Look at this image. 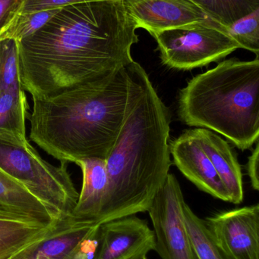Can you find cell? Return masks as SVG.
I'll return each mask as SVG.
<instances>
[{
	"instance_id": "obj_9",
	"label": "cell",
	"mask_w": 259,
	"mask_h": 259,
	"mask_svg": "<svg viewBox=\"0 0 259 259\" xmlns=\"http://www.w3.org/2000/svg\"><path fill=\"white\" fill-rule=\"evenodd\" d=\"M155 246L153 230L134 214L100 225L95 259H143Z\"/></svg>"
},
{
	"instance_id": "obj_23",
	"label": "cell",
	"mask_w": 259,
	"mask_h": 259,
	"mask_svg": "<svg viewBox=\"0 0 259 259\" xmlns=\"http://www.w3.org/2000/svg\"><path fill=\"white\" fill-rule=\"evenodd\" d=\"M24 0H0V41L12 37Z\"/></svg>"
},
{
	"instance_id": "obj_15",
	"label": "cell",
	"mask_w": 259,
	"mask_h": 259,
	"mask_svg": "<svg viewBox=\"0 0 259 259\" xmlns=\"http://www.w3.org/2000/svg\"><path fill=\"white\" fill-rule=\"evenodd\" d=\"M75 164L82 169L83 182L77 203L70 216L80 222L99 225V214L108 187L106 161L88 158L79 160Z\"/></svg>"
},
{
	"instance_id": "obj_17",
	"label": "cell",
	"mask_w": 259,
	"mask_h": 259,
	"mask_svg": "<svg viewBox=\"0 0 259 259\" xmlns=\"http://www.w3.org/2000/svg\"><path fill=\"white\" fill-rule=\"evenodd\" d=\"M59 224V223H58ZM58 224L0 219V259H10L50 235Z\"/></svg>"
},
{
	"instance_id": "obj_8",
	"label": "cell",
	"mask_w": 259,
	"mask_h": 259,
	"mask_svg": "<svg viewBox=\"0 0 259 259\" xmlns=\"http://www.w3.org/2000/svg\"><path fill=\"white\" fill-rule=\"evenodd\" d=\"M205 221L217 246L231 259H259V205L217 213Z\"/></svg>"
},
{
	"instance_id": "obj_26",
	"label": "cell",
	"mask_w": 259,
	"mask_h": 259,
	"mask_svg": "<svg viewBox=\"0 0 259 259\" xmlns=\"http://www.w3.org/2000/svg\"><path fill=\"white\" fill-rule=\"evenodd\" d=\"M143 259H147V257H146V258H143Z\"/></svg>"
},
{
	"instance_id": "obj_7",
	"label": "cell",
	"mask_w": 259,
	"mask_h": 259,
	"mask_svg": "<svg viewBox=\"0 0 259 259\" xmlns=\"http://www.w3.org/2000/svg\"><path fill=\"white\" fill-rule=\"evenodd\" d=\"M185 202L176 176L169 173L147 211L161 259H197L184 219Z\"/></svg>"
},
{
	"instance_id": "obj_14",
	"label": "cell",
	"mask_w": 259,
	"mask_h": 259,
	"mask_svg": "<svg viewBox=\"0 0 259 259\" xmlns=\"http://www.w3.org/2000/svg\"><path fill=\"white\" fill-rule=\"evenodd\" d=\"M194 131L229 193L230 202L242 203L244 198L243 174L232 148L226 140L210 130L197 128Z\"/></svg>"
},
{
	"instance_id": "obj_24",
	"label": "cell",
	"mask_w": 259,
	"mask_h": 259,
	"mask_svg": "<svg viewBox=\"0 0 259 259\" xmlns=\"http://www.w3.org/2000/svg\"><path fill=\"white\" fill-rule=\"evenodd\" d=\"M105 1V0H24L21 9V15L64 7L69 5L79 3H91V2Z\"/></svg>"
},
{
	"instance_id": "obj_21",
	"label": "cell",
	"mask_w": 259,
	"mask_h": 259,
	"mask_svg": "<svg viewBox=\"0 0 259 259\" xmlns=\"http://www.w3.org/2000/svg\"><path fill=\"white\" fill-rule=\"evenodd\" d=\"M228 33L240 49L259 53V9L238 20L228 29Z\"/></svg>"
},
{
	"instance_id": "obj_10",
	"label": "cell",
	"mask_w": 259,
	"mask_h": 259,
	"mask_svg": "<svg viewBox=\"0 0 259 259\" xmlns=\"http://www.w3.org/2000/svg\"><path fill=\"white\" fill-rule=\"evenodd\" d=\"M177 168L198 188L214 198L230 202L229 193L211 160L199 144L194 130L181 134L169 145Z\"/></svg>"
},
{
	"instance_id": "obj_22",
	"label": "cell",
	"mask_w": 259,
	"mask_h": 259,
	"mask_svg": "<svg viewBox=\"0 0 259 259\" xmlns=\"http://www.w3.org/2000/svg\"><path fill=\"white\" fill-rule=\"evenodd\" d=\"M61 8L46 9L20 15L11 38L19 41L31 36L52 19L59 12Z\"/></svg>"
},
{
	"instance_id": "obj_13",
	"label": "cell",
	"mask_w": 259,
	"mask_h": 259,
	"mask_svg": "<svg viewBox=\"0 0 259 259\" xmlns=\"http://www.w3.org/2000/svg\"><path fill=\"white\" fill-rule=\"evenodd\" d=\"M96 225L68 216L45 239L10 259H75L82 242Z\"/></svg>"
},
{
	"instance_id": "obj_18",
	"label": "cell",
	"mask_w": 259,
	"mask_h": 259,
	"mask_svg": "<svg viewBox=\"0 0 259 259\" xmlns=\"http://www.w3.org/2000/svg\"><path fill=\"white\" fill-rule=\"evenodd\" d=\"M199 8L204 15L222 28L259 9V0H187Z\"/></svg>"
},
{
	"instance_id": "obj_11",
	"label": "cell",
	"mask_w": 259,
	"mask_h": 259,
	"mask_svg": "<svg viewBox=\"0 0 259 259\" xmlns=\"http://www.w3.org/2000/svg\"><path fill=\"white\" fill-rule=\"evenodd\" d=\"M124 3L137 28L144 29L152 36L208 20L199 8L187 0H124Z\"/></svg>"
},
{
	"instance_id": "obj_16",
	"label": "cell",
	"mask_w": 259,
	"mask_h": 259,
	"mask_svg": "<svg viewBox=\"0 0 259 259\" xmlns=\"http://www.w3.org/2000/svg\"><path fill=\"white\" fill-rule=\"evenodd\" d=\"M28 103L23 89L0 92V140L17 146L29 144L26 136Z\"/></svg>"
},
{
	"instance_id": "obj_6",
	"label": "cell",
	"mask_w": 259,
	"mask_h": 259,
	"mask_svg": "<svg viewBox=\"0 0 259 259\" xmlns=\"http://www.w3.org/2000/svg\"><path fill=\"white\" fill-rule=\"evenodd\" d=\"M152 36L163 65L180 71L206 66L240 49L228 30L209 19L163 30Z\"/></svg>"
},
{
	"instance_id": "obj_1",
	"label": "cell",
	"mask_w": 259,
	"mask_h": 259,
	"mask_svg": "<svg viewBox=\"0 0 259 259\" xmlns=\"http://www.w3.org/2000/svg\"><path fill=\"white\" fill-rule=\"evenodd\" d=\"M136 24L124 0L69 5L17 42L21 88L33 100L76 89L133 62Z\"/></svg>"
},
{
	"instance_id": "obj_2",
	"label": "cell",
	"mask_w": 259,
	"mask_h": 259,
	"mask_svg": "<svg viewBox=\"0 0 259 259\" xmlns=\"http://www.w3.org/2000/svg\"><path fill=\"white\" fill-rule=\"evenodd\" d=\"M126 115L106 157L108 187L98 224L146 212L169 175L171 115L138 62L126 66Z\"/></svg>"
},
{
	"instance_id": "obj_3",
	"label": "cell",
	"mask_w": 259,
	"mask_h": 259,
	"mask_svg": "<svg viewBox=\"0 0 259 259\" xmlns=\"http://www.w3.org/2000/svg\"><path fill=\"white\" fill-rule=\"evenodd\" d=\"M129 83L126 66L52 98L33 100L30 139L60 161L106 159L124 121Z\"/></svg>"
},
{
	"instance_id": "obj_20",
	"label": "cell",
	"mask_w": 259,
	"mask_h": 259,
	"mask_svg": "<svg viewBox=\"0 0 259 259\" xmlns=\"http://www.w3.org/2000/svg\"><path fill=\"white\" fill-rule=\"evenodd\" d=\"M20 89L17 42L8 38L0 41V92Z\"/></svg>"
},
{
	"instance_id": "obj_25",
	"label": "cell",
	"mask_w": 259,
	"mask_h": 259,
	"mask_svg": "<svg viewBox=\"0 0 259 259\" xmlns=\"http://www.w3.org/2000/svg\"><path fill=\"white\" fill-rule=\"evenodd\" d=\"M255 149L252 151V155L249 156L247 163V172L250 178L251 184L252 188L258 191L259 190L258 181V157H259V143L258 141L255 143Z\"/></svg>"
},
{
	"instance_id": "obj_19",
	"label": "cell",
	"mask_w": 259,
	"mask_h": 259,
	"mask_svg": "<svg viewBox=\"0 0 259 259\" xmlns=\"http://www.w3.org/2000/svg\"><path fill=\"white\" fill-rule=\"evenodd\" d=\"M184 219L190 241L197 259H231L217 246L205 221L199 218L188 204L183 207Z\"/></svg>"
},
{
	"instance_id": "obj_5",
	"label": "cell",
	"mask_w": 259,
	"mask_h": 259,
	"mask_svg": "<svg viewBox=\"0 0 259 259\" xmlns=\"http://www.w3.org/2000/svg\"><path fill=\"white\" fill-rule=\"evenodd\" d=\"M68 164L61 161L56 167L43 159L30 143L17 146L0 140V168L62 219L71 215L79 196Z\"/></svg>"
},
{
	"instance_id": "obj_12",
	"label": "cell",
	"mask_w": 259,
	"mask_h": 259,
	"mask_svg": "<svg viewBox=\"0 0 259 259\" xmlns=\"http://www.w3.org/2000/svg\"><path fill=\"white\" fill-rule=\"evenodd\" d=\"M0 219L55 225L63 219L0 168Z\"/></svg>"
},
{
	"instance_id": "obj_4",
	"label": "cell",
	"mask_w": 259,
	"mask_h": 259,
	"mask_svg": "<svg viewBox=\"0 0 259 259\" xmlns=\"http://www.w3.org/2000/svg\"><path fill=\"white\" fill-rule=\"evenodd\" d=\"M181 121L217 132L244 151L259 137V59H228L181 90Z\"/></svg>"
}]
</instances>
